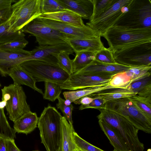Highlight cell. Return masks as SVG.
<instances>
[{"mask_svg": "<svg viewBox=\"0 0 151 151\" xmlns=\"http://www.w3.org/2000/svg\"><path fill=\"white\" fill-rule=\"evenodd\" d=\"M62 117L55 107L48 104L39 118L38 127L46 151H61Z\"/></svg>", "mask_w": 151, "mask_h": 151, "instance_id": "6da1fadb", "label": "cell"}, {"mask_svg": "<svg viewBox=\"0 0 151 151\" xmlns=\"http://www.w3.org/2000/svg\"><path fill=\"white\" fill-rule=\"evenodd\" d=\"M97 117L110 125L126 145L128 151H144L143 144L138 137L139 130L122 116L105 108L99 110Z\"/></svg>", "mask_w": 151, "mask_h": 151, "instance_id": "7a4b0ae2", "label": "cell"}, {"mask_svg": "<svg viewBox=\"0 0 151 151\" xmlns=\"http://www.w3.org/2000/svg\"><path fill=\"white\" fill-rule=\"evenodd\" d=\"M102 36L113 52L132 44L151 41V28L133 29L115 25Z\"/></svg>", "mask_w": 151, "mask_h": 151, "instance_id": "3957f363", "label": "cell"}, {"mask_svg": "<svg viewBox=\"0 0 151 151\" xmlns=\"http://www.w3.org/2000/svg\"><path fill=\"white\" fill-rule=\"evenodd\" d=\"M19 65L28 72L36 82L50 81L59 85L66 81L70 76L57 63L32 60L24 61Z\"/></svg>", "mask_w": 151, "mask_h": 151, "instance_id": "277c9868", "label": "cell"}, {"mask_svg": "<svg viewBox=\"0 0 151 151\" xmlns=\"http://www.w3.org/2000/svg\"><path fill=\"white\" fill-rule=\"evenodd\" d=\"M112 52L118 64L132 67L151 65V41L132 44Z\"/></svg>", "mask_w": 151, "mask_h": 151, "instance_id": "5b68a950", "label": "cell"}, {"mask_svg": "<svg viewBox=\"0 0 151 151\" xmlns=\"http://www.w3.org/2000/svg\"><path fill=\"white\" fill-rule=\"evenodd\" d=\"M115 25L133 29L151 28V0H132Z\"/></svg>", "mask_w": 151, "mask_h": 151, "instance_id": "8992f818", "label": "cell"}, {"mask_svg": "<svg viewBox=\"0 0 151 151\" xmlns=\"http://www.w3.org/2000/svg\"><path fill=\"white\" fill-rule=\"evenodd\" d=\"M41 0H19L12 5L11 12L7 20L10 31L16 32L42 15Z\"/></svg>", "mask_w": 151, "mask_h": 151, "instance_id": "52a82bcc", "label": "cell"}, {"mask_svg": "<svg viewBox=\"0 0 151 151\" xmlns=\"http://www.w3.org/2000/svg\"><path fill=\"white\" fill-rule=\"evenodd\" d=\"M104 108L122 116L139 130L151 134V120L138 109L129 97L108 101Z\"/></svg>", "mask_w": 151, "mask_h": 151, "instance_id": "ba28073f", "label": "cell"}, {"mask_svg": "<svg viewBox=\"0 0 151 151\" xmlns=\"http://www.w3.org/2000/svg\"><path fill=\"white\" fill-rule=\"evenodd\" d=\"M22 30L23 32L30 34L35 36L39 46L68 44V40L77 38L48 26L37 18L24 26Z\"/></svg>", "mask_w": 151, "mask_h": 151, "instance_id": "9c48e42d", "label": "cell"}, {"mask_svg": "<svg viewBox=\"0 0 151 151\" xmlns=\"http://www.w3.org/2000/svg\"><path fill=\"white\" fill-rule=\"evenodd\" d=\"M132 0H116L101 13L91 18L86 25L97 32L100 36L114 26L127 10Z\"/></svg>", "mask_w": 151, "mask_h": 151, "instance_id": "30bf717a", "label": "cell"}, {"mask_svg": "<svg viewBox=\"0 0 151 151\" xmlns=\"http://www.w3.org/2000/svg\"><path fill=\"white\" fill-rule=\"evenodd\" d=\"M2 100L6 101L5 107L9 119L13 122L31 111L23 88L14 83L1 89Z\"/></svg>", "mask_w": 151, "mask_h": 151, "instance_id": "8fae6325", "label": "cell"}, {"mask_svg": "<svg viewBox=\"0 0 151 151\" xmlns=\"http://www.w3.org/2000/svg\"><path fill=\"white\" fill-rule=\"evenodd\" d=\"M112 77L88 74H73L66 81L59 86L62 90L70 91L104 86L109 85Z\"/></svg>", "mask_w": 151, "mask_h": 151, "instance_id": "7c38bea8", "label": "cell"}, {"mask_svg": "<svg viewBox=\"0 0 151 151\" xmlns=\"http://www.w3.org/2000/svg\"><path fill=\"white\" fill-rule=\"evenodd\" d=\"M37 18L48 26L62 33L77 38L92 39L100 36L97 32L87 25L79 27L62 22L39 17Z\"/></svg>", "mask_w": 151, "mask_h": 151, "instance_id": "4fadbf2b", "label": "cell"}, {"mask_svg": "<svg viewBox=\"0 0 151 151\" xmlns=\"http://www.w3.org/2000/svg\"><path fill=\"white\" fill-rule=\"evenodd\" d=\"M132 67L118 63L109 64L95 60L73 74H88L106 77H112L115 75L125 71Z\"/></svg>", "mask_w": 151, "mask_h": 151, "instance_id": "5bb4252c", "label": "cell"}, {"mask_svg": "<svg viewBox=\"0 0 151 151\" xmlns=\"http://www.w3.org/2000/svg\"><path fill=\"white\" fill-rule=\"evenodd\" d=\"M63 51L69 52L72 54L74 52L70 46L67 43L39 46L30 51V55L26 59L25 61L41 60L58 63L56 59L53 55Z\"/></svg>", "mask_w": 151, "mask_h": 151, "instance_id": "9a60e30c", "label": "cell"}, {"mask_svg": "<svg viewBox=\"0 0 151 151\" xmlns=\"http://www.w3.org/2000/svg\"><path fill=\"white\" fill-rule=\"evenodd\" d=\"M30 51L23 50L10 52L0 49V74L6 77L9 69L26 60L30 55Z\"/></svg>", "mask_w": 151, "mask_h": 151, "instance_id": "2e32d148", "label": "cell"}, {"mask_svg": "<svg viewBox=\"0 0 151 151\" xmlns=\"http://www.w3.org/2000/svg\"><path fill=\"white\" fill-rule=\"evenodd\" d=\"M66 9L71 11L82 18L90 20L93 10L92 0H58Z\"/></svg>", "mask_w": 151, "mask_h": 151, "instance_id": "e0dca14e", "label": "cell"}, {"mask_svg": "<svg viewBox=\"0 0 151 151\" xmlns=\"http://www.w3.org/2000/svg\"><path fill=\"white\" fill-rule=\"evenodd\" d=\"M8 75L12 78L14 84L27 86L43 95L42 90L37 88L36 85L35 79L19 65L10 69Z\"/></svg>", "mask_w": 151, "mask_h": 151, "instance_id": "ac0fdd59", "label": "cell"}, {"mask_svg": "<svg viewBox=\"0 0 151 151\" xmlns=\"http://www.w3.org/2000/svg\"><path fill=\"white\" fill-rule=\"evenodd\" d=\"M68 43L75 53L82 51L96 52L105 47L100 36L92 39L72 38L68 40Z\"/></svg>", "mask_w": 151, "mask_h": 151, "instance_id": "d6986e66", "label": "cell"}, {"mask_svg": "<svg viewBox=\"0 0 151 151\" xmlns=\"http://www.w3.org/2000/svg\"><path fill=\"white\" fill-rule=\"evenodd\" d=\"M39 117L35 112L30 111L14 122L13 128L16 132L27 134L37 127Z\"/></svg>", "mask_w": 151, "mask_h": 151, "instance_id": "ffe728a7", "label": "cell"}, {"mask_svg": "<svg viewBox=\"0 0 151 151\" xmlns=\"http://www.w3.org/2000/svg\"><path fill=\"white\" fill-rule=\"evenodd\" d=\"M38 17L62 22L79 27H82L85 25L81 16L68 10L43 14Z\"/></svg>", "mask_w": 151, "mask_h": 151, "instance_id": "44dd1931", "label": "cell"}, {"mask_svg": "<svg viewBox=\"0 0 151 151\" xmlns=\"http://www.w3.org/2000/svg\"><path fill=\"white\" fill-rule=\"evenodd\" d=\"M62 142L61 151H74L77 147L74 142L73 134L75 131L73 125H70L63 116L61 120Z\"/></svg>", "mask_w": 151, "mask_h": 151, "instance_id": "7402d4cb", "label": "cell"}, {"mask_svg": "<svg viewBox=\"0 0 151 151\" xmlns=\"http://www.w3.org/2000/svg\"><path fill=\"white\" fill-rule=\"evenodd\" d=\"M99 124L102 131L108 138L110 144L116 151H128L124 143L114 130L104 121L99 120Z\"/></svg>", "mask_w": 151, "mask_h": 151, "instance_id": "603a6c76", "label": "cell"}, {"mask_svg": "<svg viewBox=\"0 0 151 151\" xmlns=\"http://www.w3.org/2000/svg\"><path fill=\"white\" fill-rule=\"evenodd\" d=\"M116 88L108 85L104 86L65 91L63 93V95L65 99L69 100L72 103L85 96H89L105 90Z\"/></svg>", "mask_w": 151, "mask_h": 151, "instance_id": "cb8c5ba5", "label": "cell"}, {"mask_svg": "<svg viewBox=\"0 0 151 151\" xmlns=\"http://www.w3.org/2000/svg\"><path fill=\"white\" fill-rule=\"evenodd\" d=\"M136 95V93L127 88L113 89L108 91L104 90L89 96L92 97L101 96L108 101L122 98L131 97Z\"/></svg>", "mask_w": 151, "mask_h": 151, "instance_id": "d4e9b609", "label": "cell"}, {"mask_svg": "<svg viewBox=\"0 0 151 151\" xmlns=\"http://www.w3.org/2000/svg\"><path fill=\"white\" fill-rule=\"evenodd\" d=\"M88 51L76 53L74 58L72 60L73 74L85 67L95 60V54Z\"/></svg>", "mask_w": 151, "mask_h": 151, "instance_id": "484cf974", "label": "cell"}, {"mask_svg": "<svg viewBox=\"0 0 151 151\" xmlns=\"http://www.w3.org/2000/svg\"><path fill=\"white\" fill-rule=\"evenodd\" d=\"M129 98L140 111L151 120V96L143 97L136 95Z\"/></svg>", "mask_w": 151, "mask_h": 151, "instance_id": "4316f807", "label": "cell"}, {"mask_svg": "<svg viewBox=\"0 0 151 151\" xmlns=\"http://www.w3.org/2000/svg\"><path fill=\"white\" fill-rule=\"evenodd\" d=\"M131 83L139 80L151 74V65L132 67L124 71Z\"/></svg>", "mask_w": 151, "mask_h": 151, "instance_id": "83f0119b", "label": "cell"}, {"mask_svg": "<svg viewBox=\"0 0 151 151\" xmlns=\"http://www.w3.org/2000/svg\"><path fill=\"white\" fill-rule=\"evenodd\" d=\"M4 109L0 108V137L5 139H14L16 132L10 126Z\"/></svg>", "mask_w": 151, "mask_h": 151, "instance_id": "f1b7e54d", "label": "cell"}, {"mask_svg": "<svg viewBox=\"0 0 151 151\" xmlns=\"http://www.w3.org/2000/svg\"><path fill=\"white\" fill-rule=\"evenodd\" d=\"M9 25L7 21L0 25V44L12 41L25 35L22 30L13 32L9 31Z\"/></svg>", "mask_w": 151, "mask_h": 151, "instance_id": "f546056e", "label": "cell"}, {"mask_svg": "<svg viewBox=\"0 0 151 151\" xmlns=\"http://www.w3.org/2000/svg\"><path fill=\"white\" fill-rule=\"evenodd\" d=\"M45 91L43 94L44 99L54 101L60 96L62 89L58 84L50 81L45 82Z\"/></svg>", "mask_w": 151, "mask_h": 151, "instance_id": "4dcf8cb0", "label": "cell"}, {"mask_svg": "<svg viewBox=\"0 0 151 151\" xmlns=\"http://www.w3.org/2000/svg\"><path fill=\"white\" fill-rule=\"evenodd\" d=\"M40 10L42 15L67 10L58 0H41Z\"/></svg>", "mask_w": 151, "mask_h": 151, "instance_id": "1f68e13d", "label": "cell"}, {"mask_svg": "<svg viewBox=\"0 0 151 151\" xmlns=\"http://www.w3.org/2000/svg\"><path fill=\"white\" fill-rule=\"evenodd\" d=\"M70 52L63 51L53 55L56 59L58 65L70 75L73 74L72 60L69 57Z\"/></svg>", "mask_w": 151, "mask_h": 151, "instance_id": "d6a6232c", "label": "cell"}, {"mask_svg": "<svg viewBox=\"0 0 151 151\" xmlns=\"http://www.w3.org/2000/svg\"><path fill=\"white\" fill-rule=\"evenodd\" d=\"M28 43L24 37H22L12 41L0 44V49L10 52H17L23 50Z\"/></svg>", "mask_w": 151, "mask_h": 151, "instance_id": "836d02e7", "label": "cell"}, {"mask_svg": "<svg viewBox=\"0 0 151 151\" xmlns=\"http://www.w3.org/2000/svg\"><path fill=\"white\" fill-rule=\"evenodd\" d=\"M95 60L100 62L109 64H117L113 56L112 51L105 47L95 53Z\"/></svg>", "mask_w": 151, "mask_h": 151, "instance_id": "e575fe53", "label": "cell"}, {"mask_svg": "<svg viewBox=\"0 0 151 151\" xmlns=\"http://www.w3.org/2000/svg\"><path fill=\"white\" fill-rule=\"evenodd\" d=\"M124 71L116 74L113 76L109 82V85L116 88H127L131 83Z\"/></svg>", "mask_w": 151, "mask_h": 151, "instance_id": "d590c367", "label": "cell"}, {"mask_svg": "<svg viewBox=\"0 0 151 151\" xmlns=\"http://www.w3.org/2000/svg\"><path fill=\"white\" fill-rule=\"evenodd\" d=\"M73 137L77 148L82 151H104L84 140L75 131L73 133Z\"/></svg>", "mask_w": 151, "mask_h": 151, "instance_id": "8d00e7d4", "label": "cell"}, {"mask_svg": "<svg viewBox=\"0 0 151 151\" xmlns=\"http://www.w3.org/2000/svg\"><path fill=\"white\" fill-rule=\"evenodd\" d=\"M58 102L56 104L57 109H60L62 112L63 116L68 121L70 124L73 125L72 118V111L74 106L71 104L69 106L65 105L64 103V99L59 96L57 99Z\"/></svg>", "mask_w": 151, "mask_h": 151, "instance_id": "74e56055", "label": "cell"}, {"mask_svg": "<svg viewBox=\"0 0 151 151\" xmlns=\"http://www.w3.org/2000/svg\"><path fill=\"white\" fill-rule=\"evenodd\" d=\"M92 0L93 4V10L91 18L103 12L113 4L116 0Z\"/></svg>", "mask_w": 151, "mask_h": 151, "instance_id": "f35d334b", "label": "cell"}, {"mask_svg": "<svg viewBox=\"0 0 151 151\" xmlns=\"http://www.w3.org/2000/svg\"><path fill=\"white\" fill-rule=\"evenodd\" d=\"M150 84H151V76L132 82L127 88L137 94L138 92Z\"/></svg>", "mask_w": 151, "mask_h": 151, "instance_id": "ab89813d", "label": "cell"}, {"mask_svg": "<svg viewBox=\"0 0 151 151\" xmlns=\"http://www.w3.org/2000/svg\"><path fill=\"white\" fill-rule=\"evenodd\" d=\"M93 101L89 104L86 105H81L79 107V110L86 109H95L99 110L104 108L106 103L107 102L103 97L100 96L94 97Z\"/></svg>", "mask_w": 151, "mask_h": 151, "instance_id": "60d3db41", "label": "cell"}, {"mask_svg": "<svg viewBox=\"0 0 151 151\" xmlns=\"http://www.w3.org/2000/svg\"><path fill=\"white\" fill-rule=\"evenodd\" d=\"M12 5L0 8V25L8 19L11 12Z\"/></svg>", "mask_w": 151, "mask_h": 151, "instance_id": "b9f144b4", "label": "cell"}, {"mask_svg": "<svg viewBox=\"0 0 151 151\" xmlns=\"http://www.w3.org/2000/svg\"><path fill=\"white\" fill-rule=\"evenodd\" d=\"M6 151H21L16 146L14 140L5 139Z\"/></svg>", "mask_w": 151, "mask_h": 151, "instance_id": "7bdbcfd3", "label": "cell"}, {"mask_svg": "<svg viewBox=\"0 0 151 151\" xmlns=\"http://www.w3.org/2000/svg\"><path fill=\"white\" fill-rule=\"evenodd\" d=\"M94 98L87 96H84L73 102L76 104L86 105L89 104L94 99Z\"/></svg>", "mask_w": 151, "mask_h": 151, "instance_id": "ee69618b", "label": "cell"}, {"mask_svg": "<svg viewBox=\"0 0 151 151\" xmlns=\"http://www.w3.org/2000/svg\"><path fill=\"white\" fill-rule=\"evenodd\" d=\"M139 96L143 97H147L151 96V84L146 86L138 92L137 94Z\"/></svg>", "mask_w": 151, "mask_h": 151, "instance_id": "f6af8a7d", "label": "cell"}, {"mask_svg": "<svg viewBox=\"0 0 151 151\" xmlns=\"http://www.w3.org/2000/svg\"><path fill=\"white\" fill-rule=\"evenodd\" d=\"M16 1L14 0H0V8L8 6Z\"/></svg>", "mask_w": 151, "mask_h": 151, "instance_id": "bcb514c9", "label": "cell"}, {"mask_svg": "<svg viewBox=\"0 0 151 151\" xmlns=\"http://www.w3.org/2000/svg\"><path fill=\"white\" fill-rule=\"evenodd\" d=\"M5 140L3 138L0 137V151H6Z\"/></svg>", "mask_w": 151, "mask_h": 151, "instance_id": "7dc6e473", "label": "cell"}, {"mask_svg": "<svg viewBox=\"0 0 151 151\" xmlns=\"http://www.w3.org/2000/svg\"><path fill=\"white\" fill-rule=\"evenodd\" d=\"M6 101L5 100H1L0 101V108L4 109L6 107Z\"/></svg>", "mask_w": 151, "mask_h": 151, "instance_id": "c3c4849f", "label": "cell"}, {"mask_svg": "<svg viewBox=\"0 0 151 151\" xmlns=\"http://www.w3.org/2000/svg\"><path fill=\"white\" fill-rule=\"evenodd\" d=\"M64 104L68 106H69L71 104V102L68 99H65L64 100Z\"/></svg>", "mask_w": 151, "mask_h": 151, "instance_id": "681fc988", "label": "cell"}, {"mask_svg": "<svg viewBox=\"0 0 151 151\" xmlns=\"http://www.w3.org/2000/svg\"><path fill=\"white\" fill-rule=\"evenodd\" d=\"M74 151H82L81 150H80L79 149H78V148H77L76 150ZM112 151H116V150H114Z\"/></svg>", "mask_w": 151, "mask_h": 151, "instance_id": "f907efd6", "label": "cell"}, {"mask_svg": "<svg viewBox=\"0 0 151 151\" xmlns=\"http://www.w3.org/2000/svg\"><path fill=\"white\" fill-rule=\"evenodd\" d=\"M32 151H40L39 150H32Z\"/></svg>", "mask_w": 151, "mask_h": 151, "instance_id": "816d5d0a", "label": "cell"}, {"mask_svg": "<svg viewBox=\"0 0 151 151\" xmlns=\"http://www.w3.org/2000/svg\"><path fill=\"white\" fill-rule=\"evenodd\" d=\"M1 86V83H0V87Z\"/></svg>", "mask_w": 151, "mask_h": 151, "instance_id": "f5cc1de1", "label": "cell"}]
</instances>
